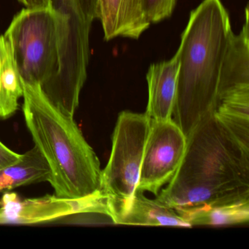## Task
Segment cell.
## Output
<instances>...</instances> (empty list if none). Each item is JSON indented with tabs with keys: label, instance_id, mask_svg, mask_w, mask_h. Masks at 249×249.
<instances>
[{
	"label": "cell",
	"instance_id": "4",
	"mask_svg": "<svg viewBox=\"0 0 249 249\" xmlns=\"http://www.w3.org/2000/svg\"><path fill=\"white\" fill-rule=\"evenodd\" d=\"M22 87L26 125L49 164L55 195L70 200L103 196L100 160L73 117L54 106L40 86Z\"/></svg>",
	"mask_w": 249,
	"mask_h": 249
},
{
	"label": "cell",
	"instance_id": "13",
	"mask_svg": "<svg viewBox=\"0 0 249 249\" xmlns=\"http://www.w3.org/2000/svg\"><path fill=\"white\" fill-rule=\"evenodd\" d=\"M23 87L9 42L0 36V119H8L18 108Z\"/></svg>",
	"mask_w": 249,
	"mask_h": 249
},
{
	"label": "cell",
	"instance_id": "12",
	"mask_svg": "<svg viewBox=\"0 0 249 249\" xmlns=\"http://www.w3.org/2000/svg\"><path fill=\"white\" fill-rule=\"evenodd\" d=\"M51 170L47 161L34 146L15 164L0 170V193L20 186L48 181Z\"/></svg>",
	"mask_w": 249,
	"mask_h": 249
},
{
	"label": "cell",
	"instance_id": "14",
	"mask_svg": "<svg viewBox=\"0 0 249 249\" xmlns=\"http://www.w3.org/2000/svg\"><path fill=\"white\" fill-rule=\"evenodd\" d=\"M191 227L243 224L249 220V201L196 210L183 216Z\"/></svg>",
	"mask_w": 249,
	"mask_h": 249
},
{
	"label": "cell",
	"instance_id": "2",
	"mask_svg": "<svg viewBox=\"0 0 249 249\" xmlns=\"http://www.w3.org/2000/svg\"><path fill=\"white\" fill-rule=\"evenodd\" d=\"M232 32L221 0H203L191 12L178 58L172 120L187 136L217 106L221 65Z\"/></svg>",
	"mask_w": 249,
	"mask_h": 249
},
{
	"label": "cell",
	"instance_id": "19",
	"mask_svg": "<svg viewBox=\"0 0 249 249\" xmlns=\"http://www.w3.org/2000/svg\"><path fill=\"white\" fill-rule=\"evenodd\" d=\"M52 3L55 8L65 9L71 3V0H52Z\"/></svg>",
	"mask_w": 249,
	"mask_h": 249
},
{
	"label": "cell",
	"instance_id": "17",
	"mask_svg": "<svg viewBox=\"0 0 249 249\" xmlns=\"http://www.w3.org/2000/svg\"><path fill=\"white\" fill-rule=\"evenodd\" d=\"M22 154H17L0 141V170H3L21 160Z\"/></svg>",
	"mask_w": 249,
	"mask_h": 249
},
{
	"label": "cell",
	"instance_id": "18",
	"mask_svg": "<svg viewBox=\"0 0 249 249\" xmlns=\"http://www.w3.org/2000/svg\"><path fill=\"white\" fill-rule=\"evenodd\" d=\"M27 8L47 6L52 4V0H19Z\"/></svg>",
	"mask_w": 249,
	"mask_h": 249
},
{
	"label": "cell",
	"instance_id": "8",
	"mask_svg": "<svg viewBox=\"0 0 249 249\" xmlns=\"http://www.w3.org/2000/svg\"><path fill=\"white\" fill-rule=\"evenodd\" d=\"M238 34L231 32L221 65L217 90V106L227 97L249 92V11ZM217 107V106H216Z\"/></svg>",
	"mask_w": 249,
	"mask_h": 249
},
{
	"label": "cell",
	"instance_id": "11",
	"mask_svg": "<svg viewBox=\"0 0 249 249\" xmlns=\"http://www.w3.org/2000/svg\"><path fill=\"white\" fill-rule=\"evenodd\" d=\"M178 58L153 64L146 74L148 98L145 114L157 121L172 119L176 99Z\"/></svg>",
	"mask_w": 249,
	"mask_h": 249
},
{
	"label": "cell",
	"instance_id": "1",
	"mask_svg": "<svg viewBox=\"0 0 249 249\" xmlns=\"http://www.w3.org/2000/svg\"><path fill=\"white\" fill-rule=\"evenodd\" d=\"M157 199L183 218L196 210L249 202V148L210 113L186 136L183 160Z\"/></svg>",
	"mask_w": 249,
	"mask_h": 249
},
{
	"label": "cell",
	"instance_id": "16",
	"mask_svg": "<svg viewBox=\"0 0 249 249\" xmlns=\"http://www.w3.org/2000/svg\"><path fill=\"white\" fill-rule=\"evenodd\" d=\"M79 17L86 22L92 24L98 18V2L97 0H72Z\"/></svg>",
	"mask_w": 249,
	"mask_h": 249
},
{
	"label": "cell",
	"instance_id": "10",
	"mask_svg": "<svg viewBox=\"0 0 249 249\" xmlns=\"http://www.w3.org/2000/svg\"><path fill=\"white\" fill-rule=\"evenodd\" d=\"M108 216L115 224L192 227L174 209L157 198H147L137 189L130 199L112 209Z\"/></svg>",
	"mask_w": 249,
	"mask_h": 249
},
{
	"label": "cell",
	"instance_id": "7",
	"mask_svg": "<svg viewBox=\"0 0 249 249\" xmlns=\"http://www.w3.org/2000/svg\"><path fill=\"white\" fill-rule=\"evenodd\" d=\"M101 196L82 200H70L55 196L21 200L14 193H5L0 200V223L43 222L78 213L106 214Z\"/></svg>",
	"mask_w": 249,
	"mask_h": 249
},
{
	"label": "cell",
	"instance_id": "15",
	"mask_svg": "<svg viewBox=\"0 0 249 249\" xmlns=\"http://www.w3.org/2000/svg\"><path fill=\"white\" fill-rule=\"evenodd\" d=\"M176 5V0H143L144 12L151 24L170 18Z\"/></svg>",
	"mask_w": 249,
	"mask_h": 249
},
{
	"label": "cell",
	"instance_id": "6",
	"mask_svg": "<svg viewBox=\"0 0 249 249\" xmlns=\"http://www.w3.org/2000/svg\"><path fill=\"white\" fill-rule=\"evenodd\" d=\"M186 148V136L172 119H151L137 190L157 196L176 174Z\"/></svg>",
	"mask_w": 249,
	"mask_h": 249
},
{
	"label": "cell",
	"instance_id": "20",
	"mask_svg": "<svg viewBox=\"0 0 249 249\" xmlns=\"http://www.w3.org/2000/svg\"><path fill=\"white\" fill-rule=\"evenodd\" d=\"M97 2H98V5H99V1H100V0H97Z\"/></svg>",
	"mask_w": 249,
	"mask_h": 249
},
{
	"label": "cell",
	"instance_id": "3",
	"mask_svg": "<svg viewBox=\"0 0 249 249\" xmlns=\"http://www.w3.org/2000/svg\"><path fill=\"white\" fill-rule=\"evenodd\" d=\"M91 24L47 6L27 8L4 35L21 84L43 88L63 71L87 69Z\"/></svg>",
	"mask_w": 249,
	"mask_h": 249
},
{
	"label": "cell",
	"instance_id": "9",
	"mask_svg": "<svg viewBox=\"0 0 249 249\" xmlns=\"http://www.w3.org/2000/svg\"><path fill=\"white\" fill-rule=\"evenodd\" d=\"M98 19L106 40L138 39L151 25L144 12L143 0H100Z\"/></svg>",
	"mask_w": 249,
	"mask_h": 249
},
{
	"label": "cell",
	"instance_id": "5",
	"mask_svg": "<svg viewBox=\"0 0 249 249\" xmlns=\"http://www.w3.org/2000/svg\"><path fill=\"white\" fill-rule=\"evenodd\" d=\"M151 119L145 113L123 111L118 116L112 136V150L102 170L100 192L106 200L107 215L113 208L133 196Z\"/></svg>",
	"mask_w": 249,
	"mask_h": 249
}]
</instances>
